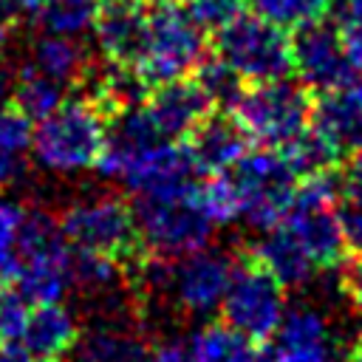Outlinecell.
<instances>
[{
  "label": "cell",
  "instance_id": "6da1fadb",
  "mask_svg": "<svg viewBox=\"0 0 362 362\" xmlns=\"http://www.w3.org/2000/svg\"><path fill=\"white\" fill-rule=\"evenodd\" d=\"M107 124L110 116L93 99H65L34 127L31 150L37 164L65 175L93 170L107 144Z\"/></svg>",
  "mask_w": 362,
  "mask_h": 362
},
{
  "label": "cell",
  "instance_id": "7a4b0ae2",
  "mask_svg": "<svg viewBox=\"0 0 362 362\" xmlns=\"http://www.w3.org/2000/svg\"><path fill=\"white\" fill-rule=\"evenodd\" d=\"M133 209L150 257L178 260L184 255L206 249V243L212 240L215 223L198 198V181L167 192L139 195Z\"/></svg>",
  "mask_w": 362,
  "mask_h": 362
},
{
  "label": "cell",
  "instance_id": "3957f363",
  "mask_svg": "<svg viewBox=\"0 0 362 362\" xmlns=\"http://www.w3.org/2000/svg\"><path fill=\"white\" fill-rule=\"evenodd\" d=\"M252 144L269 150H286L314 116V90L300 79L249 82L238 102L229 107Z\"/></svg>",
  "mask_w": 362,
  "mask_h": 362
},
{
  "label": "cell",
  "instance_id": "277c9868",
  "mask_svg": "<svg viewBox=\"0 0 362 362\" xmlns=\"http://www.w3.org/2000/svg\"><path fill=\"white\" fill-rule=\"evenodd\" d=\"M68 243L76 252H93L124 263H141L147 249L136 221V209L119 195H96L76 201L59 218Z\"/></svg>",
  "mask_w": 362,
  "mask_h": 362
},
{
  "label": "cell",
  "instance_id": "5b68a950",
  "mask_svg": "<svg viewBox=\"0 0 362 362\" xmlns=\"http://www.w3.org/2000/svg\"><path fill=\"white\" fill-rule=\"evenodd\" d=\"M74 246L68 243L59 221L45 212H25L20 226L17 252L20 272L14 277L17 291L31 303H62L68 286L74 283Z\"/></svg>",
  "mask_w": 362,
  "mask_h": 362
},
{
  "label": "cell",
  "instance_id": "8992f818",
  "mask_svg": "<svg viewBox=\"0 0 362 362\" xmlns=\"http://www.w3.org/2000/svg\"><path fill=\"white\" fill-rule=\"evenodd\" d=\"M102 178L122 181L136 195L167 192L195 184L198 167L189 156L187 141H150V144H105L96 167Z\"/></svg>",
  "mask_w": 362,
  "mask_h": 362
},
{
  "label": "cell",
  "instance_id": "52a82bcc",
  "mask_svg": "<svg viewBox=\"0 0 362 362\" xmlns=\"http://www.w3.org/2000/svg\"><path fill=\"white\" fill-rule=\"evenodd\" d=\"M226 175L235 187L240 218H246L249 226L260 232L277 226L286 218L300 184V175L294 173L288 158L280 150H269V147L252 153L246 150L226 170Z\"/></svg>",
  "mask_w": 362,
  "mask_h": 362
},
{
  "label": "cell",
  "instance_id": "ba28073f",
  "mask_svg": "<svg viewBox=\"0 0 362 362\" xmlns=\"http://www.w3.org/2000/svg\"><path fill=\"white\" fill-rule=\"evenodd\" d=\"M215 54L226 59L246 82L286 79L294 74L291 34L283 23L255 11L235 17L215 34Z\"/></svg>",
  "mask_w": 362,
  "mask_h": 362
},
{
  "label": "cell",
  "instance_id": "9c48e42d",
  "mask_svg": "<svg viewBox=\"0 0 362 362\" xmlns=\"http://www.w3.org/2000/svg\"><path fill=\"white\" fill-rule=\"evenodd\" d=\"M206 42L201 25L189 17L184 3H156L150 8V25L144 48L136 59L141 79L156 88L181 76H189L204 59Z\"/></svg>",
  "mask_w": 362,
  "mask_h": 362
},
{
  "label": "cell",
  "instance_id": "30bf717a",
  "mask_svg": "<svg viewBox=\"0 0 362 362\" xmlns=\"http://www.w3.org/2000/svg\"><path fill=\"white\" fill-rule=\"evenodd\" d=\"M339 181L334 173L300 178L294 201L283 223L303 243L317 269H334L345 263V238L339 223Z\"/></svg>",
  "mask_w": 362,
  "mask_h": 362
},
{
  "label": "cell",
  "instance_id": "8fae6325",
  "mask_svg": "<svg viewBox=\"0 0 362 362\" xmlns=\"http://www.w3.org/2000/svg\"><path fill=\"white\" fill-rule=\"evenodd\" d=\"M286 317V286L243 249L235 257L229 288L221 300V320L255 342L277 334Z\"/></svg>",
  "mask_w": 362,
  "mask_h": 362
},
{
  "label": "cell",
  "instance_id": "7c38bea8",
  "mask_svg": "<svg viewBox=\"0 0 362 362\" xmlns=\"http://www.w3.org/2000/svg\"><path fill=\"white\" fill-rule=\"evenodd\" d=\"M294 76L314 93L359 85V68L354 65L337 20L317 17L294 25L291 34Z\"/></svg>",
  "mask_w": 362,
  "mask_h": 362
},
{
  "label": "cell",
  "instance_id": "4fadbf2b",
  "mask_svg": "<svg viewBox=\"0 0 362 362\" xmlns=\"http://www.w3.org/2000/svg\"><path fill=\"white\" fill-rule=\"evenodd\" d=\"M232 272H235V260L229 255L215 249H198L178 260H170L164 280L184 311L209 314L221 308Z\"/></svg>",
  "mask_w": 362,
  "mask_h": 362
},
{
  "label": "cell",
  "instance_id": "5bb4252c",
  "mask_svg": "<svg viewBox=\"0 0 362 362\" xmlns=\"http://www.w3.org/2000/svg\"><path fill=\"white\" fill-rule=\"evenodd\" d=\"M141 105L158 136L170 141H184L215 110L204 88L195 82V76H181L156 85Z\"/></svg>",
  "mask_w": 362,
  "mask_h": 362
},
{
  "label": "cell",
  "instance_id": "9a60e30c",
  "mask_svg": "<svg viewBox=\"0 0 362 362\" xmlns=\"http://www.w3.org/2000/svg\"><path fill=\"white\" fill-rule=\"evenodd\" d=\"M150 25L147 0H99L93 37L113 65H136Z\"/></svg>",
  "mask_w": 362,
  "mask_h": 362
},
{
  "label": "cell",
  "instance_id": "2e32d148",
  "mask_svg": "<svg viewBox=\"0 0 362 362\" xmlns=\"http://www.w3.org/2000/svg\"><path fill=\"white\" fill-rule=\"evenodd\" d=\"M272 362H345L334 345L325 320L314 308L286 311L274 345L269 348Z\"/></svg>",
  "mask_w": 362,
  "mask_h": 362
},
{
  "label": "cell",
  "instance_id": "e0dca14e",
  "mask_svg": "<svg viewBox=\"0 0 362 362\" xmlns=\"http://www.w3.org/2000/svg\"><path fill=\"white\" fill-rule=\"evenodd\" d=\"M184 141L198 173L206 175L229 170L249 150V136L229 110H212Z\"/></svg>",
  "mask_w": 362,
  "mask_h": 362
},
{
  "label": "cell",
  "instance_id": "ac0fdd59",
  "mask_svg": "<svg viewBox=\"0 0 362 362\" xmlns=\"http://www.w3.org/2000/svg\"><path fill=\"white\" fill-rule=\"evenodd\" d=\"M311 124L322 130L348 158L362 147V85H348L314 96Z\"/></svg>",
  "mask_w": 362,
  "mask_h": 362
},
{
  "label": "cell",
  "instance_id": "d6986e66",
  "mask_svg": "<svg viewBox=\"0 0 362 362\" xmlns=\"http://www.w3.org/2000/svg\"><path fill=\"white\" fill-rule=\"evenodd\" d=\"M243 252L249 257H255L263 269H269L286 288L308 283L311 274L317 272L314 260L308 257L303 243L294 238V232L283 221L277 226H272V229H263V235L255 243L243 246Z\"/></svg>",
  "mask_w": 362,
  "mask_h": 362
},
{
  "label": "cell",
  "instance_id": "ffe728a7",
  "mask_svg": "<svg viewBox=\"0 0 362 362\" xmlns=\"http://www.w3.org/2000/svg\"><path fill=\"white\" fill-rule=\"evenodd\" d=\"M20 339L37 356V362H62L79 339L76 317L62 303H40L31 308Z\"/></svg>",
  "mask_w": 362,
  "mask_h": 362
},
{
  "label": "cell",
  "instance_id": "44dd1931",
  "mask_svg": "<svg viewBox=\"0 0 362 362\" xmlns=\"http://www.w3.org/2000/svg\"><path fill=\"white\" fill-rule=\"evenodd\" d=\"M260 342L249 339L246 334L235 331L232 325L206 322L189 337V356L192 362H257L260 359Z\"/></svg>",
  "mask_w": 362,
  "mask_h": 362
},
{
  "label": "cell",
  "instance_id": "7402d4cb",
  "mask_svg": "<svg viewBox=\"0 0 362 362\" xmlns=\"http://www.w3.org/2000/svg\"><path fill=\"white\" fill-rule=\"evenodd\" d=\"M74 362H147L150 348L141 342V337L102 325L82 334L71 351Z\"/></svg>",
  "mask_w": 362,
  "mask_h": 362
},
{
  "label": "cell",
  "instance_id": "603a6c76",
  "mask_svg": "<svg viewBox=\"0 0 362 362\" xmlns=\"http://www.w3.org/2000/svg\"><path fill=\"white\" fill-rule=\"evenodd\" d=\"M288 164L294 167V173L300 178H308V175H322V173H337L345 161L342 150L322 133L317 130L314 124H308L286 150H280Z\"/></svg>",
  "mask_w": 362,
  "mask_h": 362
},
{
  "label": "cell",
  "instance_id": "cb8c5ba5",
  "mask_svg": "<svg viewBox=\"0 0 362 362\" xmlns=\"http://www.w3.org/2000/svg\"><path fill=\"white\" fill-rule=\"evenodd\" d=\"M14 105L34 122L45 119L48 113H54L62 102H65V82L42 74L40 68H34L31 62H25L17 74L14 82Z\"/></svg>",
  "mask_w": 362,
  "mask_h": 362
},
{
  "label": "cell",
  "instance_id": "d4e9b609",
  "mask_svg": "<svg viewBox=\"0 0 362 362\" xmlns=\"http://www.w3.org/2000/svg\"><path fill=\"white\" fill-rule=\"evenodd\" d=\"M31 65L68 85L71 79L82 76V71H85V51L76 42V37L45 34V37L37 40V45L31 51Z\"/></svg>",
  "mask_w": 362,
  "mask_h": 362
},
{
  "label": "cell",
  "instance_id": "484cf974",
  "mask_svg": "<svg viewBox=\"0 0 362 362\" xmlns=\"http://www.w3.org/2000/svg\"><path fill=\"white\" fill-rule=\"evenodd\" d=\"M192 76L204 88V93L209 96L215 110H229L246 88V79L218 54H204V59L195 65Z\"/></svg>",
  "mask_w": 362,
  "mask_h": 362
},
{
  "label": "cell",
  "instance_id": "4316f807",
  "mask_svg": "<svg viewBox=\"0 0 362 362\" xmlns=\"http://www.w3.org/2000/svg\"><path fill=\"white\" fill-rule=\"evenodd\" d=\"M96 11L99 0H45L37 17L45 34L82 37L85 31H93Z\"/></svg>",
  "mask_w": 362,
  "mask_h": 362
},
{
  "label": "cell",
  "instance_id": "83f0119b",
  "mask_svg": "<svg viewBox=\"0 0 362 362\" xmlns=\"http://www.w3.org/2000/svg\"><path fill=\"white\" fill-rule=\"evenodd\" d=\"M25 221V209L0 195V280H14L20 272L17 238Z\"/></svg>",
  "mask_w": 362,
  "mask_h": 362
},
{
  "label": "cell",
  "instance_id": "f1b7e54d",
  "mask_svg": "<svg viewBox=\"0 0 362 362\" xmlns=\"http://www.w3.org/2000/svg\"><path fill=\"white\" fill-rule=\"evenodd\" d=\"M74 283H79L82 288H110L119 274H122V263L105 255H93V252H76L74 249Z\"/></svg>",
  "mask_w": 362,
  "mask_h": 362
},
{
  "label": "cell",
  "instance_id": "f546056e",
  "mask_svg": "<svg viewBox=\"0 0 362 362\" xmlns=\"http://www.w3.org/2000/svg\"><path fill=\"white\" fill-rule=\"evenodd\" d=\"M260 14L283 23V25H303L308 20L325 17L331 0H249Z\"/></svg>",
  "mask_w": 362,
  "mask_h": 362
},
{
  "label": "cell",
  "instance_id": "4dcf8cb0",
  "mask_svg": "<svg viewBox=\"0 0 362 362\" xmlns=\"http://www.w3.org/2000/svg\"><path fill=\"white\" fill-rule=\"evenodd\" d=\"M246 3L249 0H184V8L204 34H218L246 11Z\"/></svg>",
  "mask_w": 362,
  "mask_h": 362
},
{
  "label": "cell",
  "instance_id": "1f68e13d",
  "mask_svg": "<svg viewBox=\"0 0 362 362\" xmlns=\"http://www.w3.org/2000/svg\"><path fill=\"white\" fill-rule=\"evenodd\" d=\"M34 139V119H28L14 102L0 105V150L23 156Z\"/></svg>",
  "mask_w": 362,
  "mask_h": 362
},
{
  "label": "cell",
  "instance_id": "d6a6232c",
  "mask_svg": "<svg viewBox=\"0 0 362 362\" xmlns=\"http://www.w3.org/2000/svg\"><path fill=\"white\" fill-rule=\"evenodd\" d=\"M31 303L20 291H0V342L20 339L25 331V322L31 317Z\"/></svg>",
  "mask_w": 362,
  "mask_h": 362
},
{
  "label": "cell",
  "instance_id": "836d02e7",
  "mask_svg": "<svg viewBox=\"0 0 362 362\" xmlns=\"http://www.w3.org/2000/svg\"><path fill=\"white\" fill-rule=\"evenodd\" d=\"M337 25L342 31V40H345V48H348L354 65L362 74V0H345Z\"/></svg>",
  "mask_w": 362,
  "mask_h": 362
},
{
  "label": "cell",
  "instance_id": "e575fe53",
  "mask_svg": "<svg viewBox=\"0 0 362 362\" xmlns=\"http://www.w3.org/2000/svg\"><path fill=\"white\" fill-rule=\"evenodd\" d=\"M339 223H342L348 255L362 257V204H354V201L339 204Z\"/></svg>",
  "mask_w": 362,
  "mask_h": 362
},
{
  "label": "cell",
  "instance_id": "d590c367",
  "mask_svg": "<svg viewBox=\"0 0 362 362\" xmlns=\"http://www.w3.org/2000/svg\"><path fill=\"white\" fill-rule=\"evenodd\" d=\"M339 192L345 201L362 204V147L354 150L339 167Z\"/></svg>",
  "mask_w": 362,
  "mask_h": 362
},
{
  "label": "cell",
  "instance_id": "8d00e7d4",
  "mask_svg": "<svg viewBox=\"0 0 362 362\" xmlns=\"http://www.w3.org/2000/svg\"><path fill=\"white\" fill-rule=\"evenodd\" d=\"M339 286H342L351 308L356 314H362V257H351L348 263H342Z\"/></svg>",
  "mask_w": 362,
  "mask_h": 362
},
{
  "label": "cell",
  "instance_id": "74e56055",
  "mask_svg": "<svg viewBox=\"0 0 362 362\" xmlns=\"http://www.w3.org/2000/svg\"><path fill=\"white\" fill-rule=\"evenodd\" d=\"M147 362H192L187 345H178V342H164L158 348L150 351V359Z\"/></svg>",
  "mask_w": 362,
  "mask_h": 362
},
{
  "label": "cell",
  "instance_id": "f35d334b",
  "mask_svg": "<svg viewBox=\"0 0 362 362\" xmlns=\"http://www.w3.org/2000/svg\"><path fill=\"white\" fill-rule=\"evenodd\" d=\"M23 6H20V0H0V37H6V34H11L14 31V25L23 20Z\"/></svg>",
  "mask_w": 362,
  "mask_h": 362
},
{
  "label": "cell",
  "instance_id": "ab89813d",
  "mask_svg": "<svg viewBox=\"0 0 362 362\" xmlns=\"http://www.w3.org/2000/svg\"><path fill=\"white\" fill-rule=\"evenodd\" d=\"M20 175H23V158L14 156V153L0 150V189L8 187V184H14Z\"/></svg>",
  "mask_w": 362,
  "mask_h": 362
},
{
  "label": "cell",
  "instance_id": "60d3db41",
  "mask_svg": "<svg viewBox=\"0 0 362 362\" xmlns=\"http://www.w3.org/2000/svg\"><path fill=\"white\" fill-rule=\"evenodd\" d=\"M0 362H37V356L25 348L23 339L0 342Z\"/></svg>",
  "mask_w": 362,
  "mask_h": 362
},
{
  "label": "cell",
  "instance_id": "b9f144b4",
  "mask_svg": "<svg viewBox=\"0 0 362 362\" xmlns=\"http://www.w3.org/2000/svg\"><path fill=\"white\" fill-rule=\"evenodd\" d=\"M345 362H362V331L356 334L354 345L348 348V354H345Z\"/></svg>",
  "mask_w": 362,
  "mask_h": 362
},
{
  "label": "cell",
  "instance_id": "7bdbcfd3",
  "mask_svg": "<svg viewBox=\"0 0 362 362\" xmlns=\"http://www.w3.org/2000/svg\"><path fill=\"white\" fill-rule=\"evenodd\" d=\"M42 3H45V0H20V6H23L25 14H37V11L42 8Z\"/></svg>",
  "mask_w": 362,
  "mask_h": 362
},
{
  "label": "cell",
  "instance_id": "ee69618b",
  "mask_svg": "<svg viewBox=\"0 0 362 362\" xmlns=\"http://www.w3.org/2000/svg\"><path fill=\"white\" fill-rule=\"evenodd\" d=\"M6 88H8V76H6V71L0 68V102H3V96H6Z\"/></svg>",
  "mask_w": 362,
  "mask_h": 362
},
{
  "label": "cell",
  "instance_id": "f6af8a7d",
  "mask_svg": "<svg viewBox=\"0 0 362 362\" xmlns=\"http://www.w3.org/2000/svg\"><path fill=\"white\" fill-rule=\"evenodd\" d=\"M147 3H153V6H156V3H178V0H147Z\"/></svg>",
  "mask_w": 362,
  "mask_h": 362
}]
</instances>
